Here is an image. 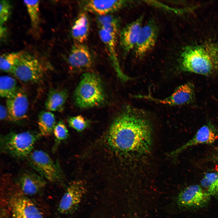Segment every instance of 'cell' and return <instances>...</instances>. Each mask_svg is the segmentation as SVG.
<instances>
[{
	"mask_svg": "<svg viewBox=\"0 0 218 218\" xmlns=\"http://www.w3.org/2000/svg\"><path fill=\"white\" fill-rule=\"evenodd\" d=\"M15 183L20 190L25 195L32 196L42 190L45 186L46 182L41 176L32 172H25L20 174Z\"/></svg>",
	"mask_w": 218,
	"mask_h": 218,
	"instance_id": "14",
	"label": "cell"
},
{
	"mask_svg": "<svg viewBox=\"0 0 218 218\" xmlns=\"http://www.w3.org/2000/svg\"><path fill=\"white\" fill-rule=\"evenodd\" d=\"M18 90L17 82L13 78L7 75L2 76L0 78V95L1 97L8 98Z\"/></svg>",
	"mask_w": 218,
	"mask_h": 218,
	"instance_id": "24",
	"label": "cell"
},
{
	"mask_svg": "<svg viewBox=\"0 0 218 218\" xmlns=\"http://www.w3.org/2000/svg\"><path fill=\"white\" fill-rule=\"evenodd\" d=\"M45 73L41 62L34 56L24 51L12 72L20 81L26 83L39 81Z\"/></svg>",
	"mask_w": 218,
	"mask_h": 218,
	"instance_id": "5",
	"label": "cell"
},
{
	"mask_svg": "<svg viewBox=\"0 0 218 218\" xmlns=\"http://www.w3.org/2000/svg\"><path fill=\"white\" fill-rule=\"evenodd\" d=\"M68 122L69 126L78 131H83L88 125L87 121L81 115L70 117Z\"/></svg>",
	"mask_w": 218,
	"mask_h": 218,
	"instance_id": "27",
	"label": "cell"
},
{
	"mask_svg": "<svg viewBox=\"0 0 218 218\" xmlns=\"http://www.w3.org/2000/svg\"><path fill=\"white\" fill-rule=\"evenodd\" d=\"M96 20L99 29H101L117 36L119 21L114 16L110 14L97 15Z\"/></svg>",
	"mask_w": 218,
	"mask_h": 218,
	"instance_id": "23",
	"label": "cell"
},
{
	"mask_svg": "<svg viewBox=\"0 0 218 218\" xmlns=\"http://www.w3.org/2000/svg\"><path fill=\"white\" fill-rule=\"evenodd\" d=\"M53 133L56 140L62 141L66 139L68 135V131L65 124L61 121L56 124Z\"/></svg>",
	"mask_w": 218,
	"mask_h": 218,
	"instance_id": "28",
	"label": "cell"
},
{
	"mask_svg": "<svg viewBox=\"0 0 218 218\" xmlns=\"http://www.w3.org/2000/svg\"><path fill=\"white\" fill-rule=\"evenodd\" d=\"M28 157L32 167L48 180L56 182L62 179L61 173L58 166L46 152L35 150Z\"/></svg>",
	"mask_w": 218,
	"mask_h": 218,
	"instance_id": "6",
	"label": "cell"
},
{
	"mask_svg": "<svg viewBox=\"0 0 218 218\" xmlns=\"http://www.w3.org/2000/svg\"><path fill=\"white\" fill-rule=\"evenodd\" d=\"M87 188L86 184L82 180H76L71 182L59 202L58 211L63 214L74 212L85 194Z\"/></svg>",
	"mask_w": 218,
	"mask_h": 218,
	"instance_id": "7",
	"label": "cell"
},
{
	"mask_svg": "<svg viewBox=\"0 0 218 218\" xmlns=\"http://www.w3.org/2000/svg\"><path fill=\"white\" fill-rule=\"evenodd\" d=\"M158 33L157 25L153 19L143 26L134 48L135 55L137 58L143 57L154 47Z\"/></svg>",
	"mask_w": 218,
	"mask_h": 218,
	"instance_id": "9",
	"label": "cell"
},
{
	"mask_svg": "<svg viewBox=\"0 0 218 218\" xmlns=\"http://www.w3.org/2000/svg\"><path fill=\"white\" fill-rule=\"evenodd\" d=\"M143 18L142 15L140 16L135 20L126 25L120 32V44L125 54L135 48L143 26Z\"/></svg>",
	"mask_w": 218,
	"mask_h": 218,
	"instance_id": "15",
	"label": "cell"
},
{
	"mask_svg": "<svg viewBox=\"0 0 218 218\" xmlns=\"http://www.w3.org/2000/svg\"><path fill=\"white\" fill-rule=\"evenodd\" d=\"M9 204L13 218H43L36 206L23 195L16 194L12 195Z\"/></svg>",
	"mask_w": 218,
	"mask_h": 218,
	"instance_id": "11",
	"label": "cell"
},
{
	"mask_svg": "<svg viewBox=\"0 0 218 218\" xmlns=\"http://www.w3.org/2000/svg\"><path fill=\"white\" fill-rule=\"evenodd\" d=\"M80 7L85 12L103 15L118 11L127 5L124 0H86L80 1Z\"/></svg>",
	"mask_w": 218,
	"mask_h": 218,
	"instance_id": "12",
	"label": "cell"
},
{
	"mask_svg": "<svg viewBox=\"0 0 218 218\" xmlns=\"http://www.w3.org/2000/svg\"><path fill=\"white\" fill-rule=\"evenodd\" d=\"M200 184L210 196H218V171L206 173Z\"/></svg>",
	"mask_w": 218,
	"mask_h": 218,
	"instance_id": "22",
	"label": "cell"
},
{
	"mask_svg": "<svg viewBox=\"0 0 218 218\" xmlns=\"http://www.w3.org/2000/svg\"><path fill=\"white\" fill-rule=\"evenodd\" d=\"M11 5L7 0H1L0 2V23L3 26L10 15Z\"/></svg>",
	"mask_w": 218,
	"mask_h": 218,
	"instance_id": "29",
	"label": "cell"
},
{
	"mask_svg": "<svg viewBox=\"0 0 218 218\" xmlns=\"http://www.w3.org/2000/svg\"><path fill=\"white\" fill-rule=\"evenodd\" d=\"M8 118V113L6 107L3 105L0 106V119L1 120H4Z\"/></svg>",
	"mask_w": 218,
	"mask_h": 218,
	"instance_id": "30",
	"label": "cell"
},
{
	"mask_svg": "<svg viewBox=\"0 0 218 218\" xmlns=\"http://www.w3.org/2000/svg\"><path fill=\"white\" fill-rule=\"evenodd\" d=\"M0 218H5L4 217H3V216L1 217V216Z\"/></svg>",
	"mask_w": 218,
	"mask_h": 218,
	"instance_id": "32",
	"label": "cell"
},
{
	"mask_svg": "<svg viewBox=\"0 0 218 218\" xmlns=\"http://www.w3.org/2000/svg\"><path fill=\"white\" fill-rule=\"evenodd\" d=\"M37 138V136L29 131L10 133L1 138V148L15 157H25L32 152Z\"/></svg>",
	"mask_w": 218,
	"mask_h": 218,
	"instance_id": "4",
	"label": "cell"
},
{
	"mask_svg": "<svg viewBox=\"0 0 218 218\" xmlns=\"http://www.w3.org/2000/svg\"><path fill=\"white\" fill-rule=\"evenodd\" d=\"M24 52L23 51H21L1 55L0 57L1 70L11 73L15 66Z\"/></svg>",
	"mask_w": 218,
	"mask_h": 218,
	"instance_id": "25",
	"label": "cell"
},
{
	"mask_svg": "<svg viewBox=\"0 0 218 218\" xmlns=\"http://www.w3.org/2000/svg\"><path fill=\"white\" fill-rule=\"evenodd\" d=\"M29 15L31 25L34 28H37L39 21V1H24Z\"/></svg>",
	"mask_w": 218,
	"mask_h": 218,
	"instance_id": "26",
	"label": "cell"
},
{
	"mask_svg": "<svg viewBox=\"0 0 218 218\" xmlns=\"http://www.w3.org/2000/svg\"><path fill=\"white\" fill-rule=\"evenodd\" d=\"M99 34L100 39L107 48L109 57L117 75L123 81L128 80L129 78L121 69L117 59L116 50L117 36L101 29H99Z\"/></svg>",
	"mask_w": 218,
	"mask_h": 218,
	"instance_id": "18",
	"label": "cell"
},
{
	"mask_svg": "<svg viewBox=\"0 0 218 218\" xmlns=\"http://www.w3.org/2000/svg\"><path fill=\"white\" fill-rule=\"evenodd\" d=\"M180 62L184 71L212 74L218 70V47L211 44L187 46L181 53Z\"/></svg>",
	"mask_w": 218,
	"mask_h": 218,
	"instance_id": "2",
	"label": "cell"
},
{
	"mask_svg": "<svg viewBox=\"0 0 218 218\" xmlns=\"http://www.w3.org/2000/svg\"><path fill=\"white\" fill-rule=\"evenodd\" d=\"M218 139V133L213 126L210 124H205L198 130L190 140L173 152L172 155L177 154L195 145L213 143Z\"/></svg>",
	"mask_w": 218,
	"mask_h": 218,
	"instance_id": "17",
	"label": "cell"
},
{
	"mask_svg": "<svg viewBox=\"0 0 218 218\" xmlns=\"http://www.w3.org/2000/svg\"><path fill=\"white\" fill-rule=\"evenodd\" d=\"M6 103L9 120L15 121L27 117L28 102L27 96L23 91L18 90L14 94L7 98Z\"/></svg>",
	"mask_w": 218,
	"mask_h": 218,
	"instance_id": "13",
	"label": "cell"
},
{
	"mask_svg": "<svg viewBox=\"0 0 218 218\" xmlns=\"http://www.w3.org/2000/svg\"><path fill=\"white\" fill-rule=\"evenodd\" d=\"M195 92L193 85L188 83L182 85L170 96L163 99L154 97L152 101L158 103L169 105H180L189 104L193 101Z\"/></svg>",
	"mask_w": 218,
	"mask_h": 218,
	"instance_id": "16",
	"label": "cell"
},
{
	"mask_svg": "<svg viewBox=\"0 0 218 218\" xmlns=\"http://www.w3.org/2000/svg\"><path fill=\"white\" fill-rule=\"evenodd\" d=\"M67 61L72 70L82 71L92 67L94 63V58L87 46L83 43L76 42L70 50Z\"/></svg>",
	"mask_w": 218,
	"mask_h": 218,
	"instance_id": "10",
	"label": "cell"
},
{
	"mask_svg": "<svg viewBox=\"0 0 218 218\" xmlns=\"http://www.w3.org/2000/svg\"><path fill=\"white\" fill-rule=\"evenodd\" d=\"M67 97L68 93L65 90L51 89L45 103L46 109L50 111H62Z\"/></svg>",
	"mask_w": 218,
	"mask_h": 218,
	"instance_id": "20",
	"label": "cell"
},
{
	"mask_svg": "<svg viewBox=\"0 0 218 218\" xmlns=\"http://www.w3.org/2000/svg\"><path fill=\"white\" fill-rule=\"evenodd\" d=\"M216 160L218 162V153L216 155Z\"/></svg>",
	"mask_w": 218,
	"mask_h": 218,
	"instance_id": "31",
	"label": "cell"
},
{
	"mask_svg": "<svg viewBox=\"0 0 218 218\" xmlns=\"http://www.w3.org/2000/svg\"><path fill=\"white\" fill-rule=\"evenodd\" d=\"M90 30L88 18L84 12L80 13L74 22L71 34L76 43H83L87 39Z\"/></svg>",
	"mask_w": 218,
	"mask_h": 218,
	"instance_id": "19",
	"label": "cell"
},
{
	"mask_svg": "<svg viewBox=\"0 0 218 218\" xmlns=\"http://www.w3.org/2000/svg\"><path fill=\"white\" fill-rule=\"evenodd\" d=\"M128 107L114 120L97 144L110 161L130 155H142L151 148L152 129L148 120Z\"/></svg>",
	"mask_w": 218,
	"mask_h": 218,
	"instance_id": "1",
	"label": "cell"
},
{
	"mask_svg": "<svg viewBox=\"0 0 218 218\" xmlns=\"http://www.w3.org/2000/svg\"><path fill=\"white\" fill-rule=\"evenodd\" d=\"M55 118L51 112L43 111L39 114L38 124L39 136H47L51 135L56 125Z\"/></svg>",
	"mask_w": 218,
	"mask_h": 218,
	"instance_id": "21",
	"label": "cell"
},
{
	"mask_svg": "<svg viewBox=\"0 0 218 218\" xmlns=\"http://www.w3.org/2000/svg\"><path fill=\"white\" fill-rule=\"evenodd\" d=\"M76 104L85 108L98 105L103 103L105 97L101 81L95 74H84L74 92Z\"/></svg>",
	"mask_w": 218,
	"mask_h": 218,
	"instance_id": "3",
	"label": "cell"
},
{
	"mask_svg": "<svg viewBox=\"0 0 218 218\" xmlns=\"http://www.w3.org/2000/svg\"><path fill=\"white\" fill-rule=\"evenodd\" d=\"M211 196L201 186L190 185L180 191L176 199L179 207L184 208L201 207L209 202Z\"/></svg>",
	"mask_w": 218,
	"mask_h": 218,
	"instance_id": "8",
	"label": "cell"
}]
</instances>
